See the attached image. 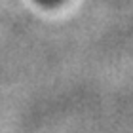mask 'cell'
<instances>
[{
    "label": "cell",
    "mask_w": 133,
    "mask_h": 133,
    "mask_svg": "<svg viewBox=\"0 0 133 133\" xmlns=\"http://www.w3.org/2000/svg\"><path fill=\"white\" fill-rule=\"evenodd\" d=\"M36 2H40V4H46V6H53V4L61 2V0H36Z\"/></svg>",
    "instance_id": "6da1fadb"
}]
</instances>
